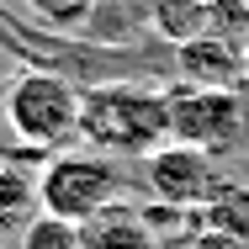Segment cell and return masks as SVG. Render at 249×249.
<instances>
[{"label":"cell","instance_id":"11","mask_svg":"<svg viewBox=\"0 0 249 249\" xmlns=\"http://www.w3.org/2000/svg\"><path fill=\"white\" fill-rule=\"evenodd\" d=\"M21 249H85V228L69 223V217H53V212H37L27 228H21Z\"/></svg>","mask_w":249,"mask_h":249},{"label":"cell","instance_id":"13","mask_svg":"<svg viewBox=\"0 0 249 249\" xmlns=\"http://www.w3.org/2000/svg\"><path fill=\"white\" fill-rule=\"evenodd\" d=\"M244 85H249V43H244Z\"/></svg>","mask_w":249,"mask_h":249},{"label":"cell","instance_id":"10","mask_svg":"<svg viewBox=\"0 0 249 249\" xmlns=\"http://www.w3.org/2000/svg\"><path fill=\"white\" fill-rule=\"evenodd\" d=\"M96 5L101 0H27V11L58 32V37H74V32H90V21H96Z\"/></svg>","mask_w":249,"mask_h":249},{"label":"cell","instance_id":"7","mask_svg":"<svg viewBox=\"0 0 249 249\" xmlns=\"http://www.w3.org/2000/svg\"><path fill=\"white\" fill-rule=\"evenodd\" d=\"M85 249H159V239L149 233V223L138 217V207L111 201L106 212H96L85 223Z\"/></svg>","mask_w":249,"mask_h":249},{"label":"cell","instance_id":"6","mask_svg":"<svg viewBox=\"0 0 249 249\" xmlns=\"http://www.w3.org/2000/svg\"><path fill=\"white\" fill-rule=\"evenodd\" d=\"M175 74L186 85H212V90H239L244 85V43L223 32H201L175 48Z\"/></svg>","mask_w":249,"mask_h":249},{"label":"cell","instance_id":"1","mask_svg":"<svg viewBox=\"0 0 249 249\" xmlns=\"http://www.w3.org/2000/svg\"><path fill=\"white\" fill-rule=\"evenodd\" d=\"M80 143L111 159H149L170 143V90L154 80H90L80 96Z\"/></svg>","mask_w":249,"mask_h":249},{"label":"cell","instance_id":"8","mask_svg":"<svg viewBox=\"0 0 249 249\" xmlns=\"http://www.w3.org/2000/svg\"><path fill=\"white\" fill-rule=\"evenodd\" d=\"M149 32L159 43H191L201 32H212V0H154Z\"/></svg>","mask_w":249,"mask_h":249},{"label":"cell","instance_id":"3","mask_svg":"<svg viewBox=\"0 0 249 249\" xmlns=\"http://www.w3.org/2000/svg\"><path fill=\"white\" fill-rule=\"evenodd\" d=\"M80 85L58 69H27L5 90V122L11 133L37 154H58L80 138Z\"/></svg>","mask_w":249,"mask_h":249},{"label":"cell","instance_id":"2","mask_svg":"<svg viewBox=\"0 0 249 249\" xmlns=\"http://www.w3.org/2000/svg\"><path fill=\"white\" fill-rule=\"evenodd\" d=\"M122 159L96 149H58L43 159L37 170V212L69 217V223H90L96 212H106L111 201H122Z\"/></svg>","mask_w":249,"mask_h":249},{"label":"cell","instance_id":"12","mask_svg":"<svg viewBox=\"0 0 249 249\" xmlns=\"http://www.w3.org/2000/svg\"><path fill=\"white\" fill-rule=\"evenodd\" d=\"M186 249H249V239H239V233H223V228H201V233H196Z\"/></svg>","mask_w":249,"mask_h":249},{"label":"cell","instance_id":"14","mask_svg":"<svg viewBox=\"0 0 249 249\" xmlns=\"http://www.w3.org/2000/svg\"><path fill=\"white\" fill-rule=\"evenodd\" d=\"M0 249H21V244H0Z\"/></svg>","mask_w":249,"mask_h":249},{"label":"cell","instance_id":"5","mask_svg":"<svg viewBox=\"0 0 249 249\" xmlns=\"http://www.w3.org/2000/svg\"><path fill=\"white\" fill-rule=\"evenodd\" d=\"M212 159L217 154L170 138L164 149H154L143 159V186L154 191V201H170V207H207V201H217V191H223Z\"/></svg>","mask_w":249,"mask_h":249},{"label":"cell","instance_id":"4","mask_svg":"<svg viewBox=\"0 0 249 249\" xmlns=\"http://www.w3.org/2000/svg\"><path fill=\"white\" fill-rule=\"evenodd\" d=\"M170 90V138L196 143L207 154H228L244 143V96L239 90H212V85H164Z\"/></svg>","mask_w":249,"mask_h":249},{"label":"cell","instance_id":"9","mask_svg":"<svg viewBox=\"0 0 249 249\" xmlns=\"http://www.w3.org/2000/svg\"><path fill=\"white\" fill-rule=\"evenodd\" d=\"M37 207V175L21 164H0V228H27Z\"/></svg>","mask_w":249,"mask_h":249}]
</instances>
